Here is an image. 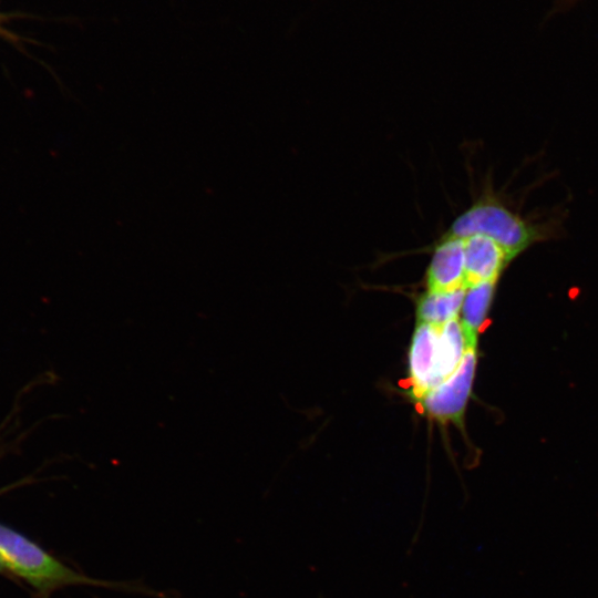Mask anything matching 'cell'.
<instances>
[{"label":"cell","instance_id":"7","mask_svg":"<svg viewBox=\"0 0 598 598\" xmlns=\"http://www.w3.org/2000/svg\"><path fill=\"white\" fill-rule=\"evenodd\" d=\"M496 283L487 281L466 288L460 321L467 348H476L477 336L488 313Z\"/></svg>","mask_w":598,"mask_h":598},{"label":"cell","instance_id":"9","mask_svg":"<svg viewBox=\"0 0 598 598\" xmlns=\"http://www.w3.org/2000/svg\"><path fill=\"white\" fill-rule=\"evenodd\" d=\"M6 571V568L3 567L2 563L0 561V571Z\"/></svg>","mask_w":598,"mask_h":598},{"label":"cell","instance_id":"6","mask_svg":"<svg viewBox=\"0 0 598 598\" xmlns=\"http://www.w3.org/2000/svg\"><path fill=\"white\" fill-rule=\"evenodd\" d=\"M436 326L419 323L410 349V379L416 400L440 385L437 380Z\"/></svg>","mask_w":598,"mask_h":598},{"label":"cell","instance_id":"2","mask_svg":"<svg viewBox=\"0 0 598 598\" xmlns=\"http://www.w3.org/2000/svg\"><path fill=\"white\" fill-rule=\"evenodd\" d=\"M442 235L464 238L486 236L496 241L512 259L533 244L547 238L543 226L529 224L507 207L493 189L485 192L450 224Z\"/></svg>","mask_w":598,"mask_h":598},{"label":"cell","instance_id":"1","mask_svg":"<svg viewBox=\"0 0 598 598\" xmlns=\"http://www.w3.org/2000/svg\"><path fill=\"white\" fill-rule=\"evenodd\" d=\"M0 561L29 582L42 598L68 586L90 585L132 590L127 584L95 579L63 564L16 530L0 524Z\"/></svg>","mask_w":598,"mask_h":598},{"label":"cell","instance_id":"5","mask_svg":"<svg viewBox=\"0 0 598 598\" xmlns=\"http://www.w3.org/2000/svg\"><path fill=\"white\" fill-rule=\"evenodd\" d=\"M466 288L487 281H498L502 271L513 260L493 239L472 235L463 238Z\"/></svg>","mask_w":598,"mask_h":598},{"label":"cell","instance_id":"10","mask_svg":"<svg viewBox=\"0 0 598 598\" xmlns=\"http://www.w3.org/2000/svg\"><path fill=\"white\" fill-rule=\"evenodd\" d=\"M0 31L3 33V30L0 28Z\"/></svg>","mask_w":598,"mask_h":598},{"label":"cell","instance_id":"8","mask_svg":"<svg viewBox=\"0 0 598 598\" xmlns=\"http://www.w3.org/2000/svg\"><path fill=\"white\" fill-rule=\"evenodd\" d=\"M465 292L466 288L448 292L426 290L417 300V322L440 327L458 318Z\"/></svg>","mask_w":598,"mask_h":598},{"label":"cell","instance_id":"4","mask_svg":"<svg viewBox=\"0 0 598 598\" xmlns=\"http://www.w3.org/2000/svg\"><path fill=\"white\" fill-rule=\"evenodd\" d=\"M425 285L426 290L433 292L466 288L463 238L441 235L434 243Z\"/></svg>","mask_w":598,"mask_h":598},{"label":"cell","instance_id":"3","mask_svg":"<svg viewBox=\"0 0 598 598\" xmlns=\"http://www.w3.org/2000/svg\"><path fill=\"white\" fill-rule=\"evenodd\" d=\"M476 348H467L457 369L419 401L423 411L440 422L462 423L476 368Z\"/></svg>","mask_w":598,"mask_h":598}]
</instances>
